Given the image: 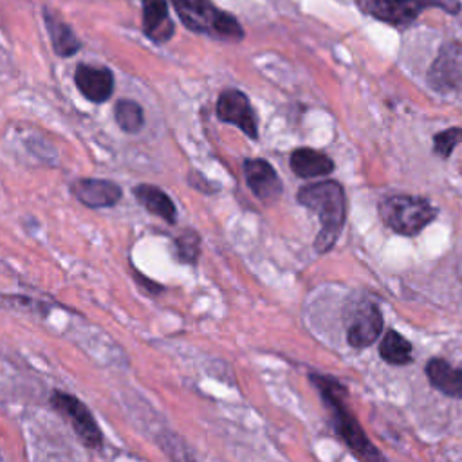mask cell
Returning <instances> with one entry per match:
<instances>
[{
  "instance_id": "1",
  "label": "cell",
  "mask_w": 462,
  "mask_h": 462,
  "mask_svg": "<svg viewBox=\"0 0 462 462\" xmlns=\"http://www.w3.org/2000/svg\"><path fill=\"white\" fill-rule=\"evenodd\" d=\"M298 202L320 217V235L315 246L320 253H327L338 243L347 217L345 191L336 181H322L307 184L298 191Z\"/></svg>"
},
{
  "instance_id": "2",
  "label": "cell",
  "mask_w": 462,
  "mask_h": 462,
  "mask_svg": "<svg viewBox=\"0 0 462 462\" xmlns=\"http://www.w3.org/2000/svg\"><path fill=\"white\" fill-rule=\"evenodd\" d=\"M311 381L320 390V395L333 415V426H334L336 433L345 440V444L352 449V453L365 460H381L383 455L369 440L363 428L358 424V421L351 413L349 406H345V399H347L345 386H342L333 378L318 376V374H313Z\"/></svg>"
},
{
  "instance_id": "3",
  "label": "cell",
  "mask_w": 462,
  "mask_h": 462,
  "mask_svg": "<svg viewBox=\"0 0 462 462\" xmlns=\"http://www.w3.org/2000/svg\"><path fill=\"white\" fill-rule=\"evenodd\" d=\"M356 4L365 15L397 28L413 24L422 12L431 8L451 15L462 8L458 0H356Z\"/></svg>"
},
{
  "instance_id": "4",
  "label": "cell",
  "mask_w": 462,
  "mask_h": 462,
  "mask_svg": "<svg viewBox=\"0 0 462 462\" xmlns=\"http://www.w3.org/2000/svg\"><path fill=\"white\" fill-rule=\"evenodd\" d=\"M379 215L395 234L412 237L435 220L437 209L422 197L394 195L379 204Z\"/></svg>"
},
{
  "instance_id": "5",
  "label": "cell",
  "mask_w": 462,
  "mask_h": 462,
  "mask_svg": "<svg viewBox=\"0 0 462 462\" xmlns=\"http://www.w3.org/2000/svg\"><path fill=\"white\" fill-rule=\"evenodd\" d=\"M51 404L60 415H64L71 422L85 448L100 449L103 446L102 430L91 410L80 399L64 392H55L51 395Z\"/></svg>"
},
{
  "instance_id": "6",
  "label": "cell",
  "mask_w": 462,
  "mask_h": 462,
  "mask_svg": "<svg viewBox=\"0 0 462 462\" xmlns=\"http://www.w3.org/2000/svg\"><path fill=\"white\" fill-rule=\"evenodd\" d=\"M428 84L444 94L462 89V46L449 42L440 48L430 67Z\"/></svg>"
},
{
  "instance_id": "7",
  "label": "cell",
  "mask_w": 462,
  "mask_h": 462,
  "mask_svg": "<svg viewBox=\"0 0 462 462\" xmlns=\"http://www.w3.org/2000/svg\"><path fill=\"white\" fill-rule=\"evenodd\" d=\"M217 116L224 123L239 127L248 138L252 139L259 138L257 116L244 93L235 89L224 91L217 102Z\"/></svg>"
},
{
  "instance_id": "8",
  "label": "cell",
  "mask_w": 462,
  "mask_h": 462,
  "mask_svg": "<svg viewBox=\"0 0 462 462\" xmlns=\"http://www.w3.org/2000/svg\"><path fill=\"white\" fill-rule=\"evenodd\" d=\"M170 3L190 31L217 35L224 12H218L209 0H170Z\"/></svg>"
},
{
  "instance_id": "9",
  "label": "cell",
  "mask_w": 462,
  "mask_h": 462,
  "mask_svg": "<svg viewBox=\"0 0 462 462\" xmlns=\"http://www.w3.org/2000/svg\"><path fill=\"white\" fill-rule=\"evenodd\" d=\"M244 177L250 190L266 204H273L282 195V181L277 170L264 159L244 161Z\"/></svg>"
},
{
  "instance_id": "10",
  "label": "cell",
  "mask_w": 462,
  "mask_h": 462,
  "mask_svg": "<svg viewBox=\"0 0 462 462\" xmlns=\"http://www.w3.org/2000/svg\"><path fill=\"white\" fill-rule=\"evenodd\" d=\"M73 195L89 208H109L116 206L123 191L121 188L107 179H78L71 186Z\"/></svg>"
},
{
  "instance_id": "11",
  "label": "cell",
  "mask_w": 462,
  "mask_h": 462,
  "mask_svg": "<svg viewBox=\"0 0 462 462\" xmlns=\"http://www.w3.org/2000/svg\"><path fill=\"white\" fill-rule=\"evenodd\" d=\"M78 91L93 103L107 102L114 93V76L105 67L82 64L75 73Z\"/></svg>"
},
{
  "instance_id": "12",
  "label": "cell",
  "mask_w": 462,
  "mask_h": 462,
  "mask_svg": "<svg viewBox=\"0 0 462 462\" xmlns=\"http://www.w3.org/2000/svg\"><path fill=\"white\" fill-rule=\"evenodd\" d=\"M383 331V316L378 306L367 304L351 322L347 329V342L354 349H365L372 345Z\"/></svg>"
},
{
  "instance_id": "13",
  "label": "cell",
  "mask_w": 462,
  "mask_h": 462,
  "mask_svg": "<svg viewBox=\"0 0 462 462\" xmlns=\"http://www.w3.org/2000/svg\"><path fill=\"white\" fill-rule=\"evenodd\" d=\"M143 31L157 42H168L173 37V22L168 17L166 0H143Z\"/></svg>"
},
{
  "instance_id": "14",
  "label": "cell",
  "mask_w": 462,
  "mask_h": 462,
  "mask_svg": "<svg viewBox=\"0 0 462 462\" xmlns=\"http://www.w3.org/2000/svg\"><path fill=\"white\" fill-rule=\"evenodd\" d=\"M426 376L431 386H435L439 392L462 399V369L451 367L448 361L435 358L428 361Z\"/></svg>"
},
{
  "instance_id": "15",
  "label": "cell",
  "mask_w": 462,
  "mask_h": 462,
  "mask_svg": "<svg viewBox=\"0 0 462 462\" xmlns=\"http://www.w3.org/2000/svg\"><path fill=\"white\" fill-rule=\"evenodd\" d=\"M291 170L304 179H313V177H324L329 175L334 170V163L329 155L324 152L313 150V148H298L291 154L289 159Z\"/></svg>"
},
{
  "instance_id": "16",
  "label": "cell",
  "mask_w": 462,
  "mask_h": 462,
  "mask_svg": "<svg viewBox=\"0 0 462 462\" xmlns=\"http://www.w3.org/2000/svg\"><path fill=\"white\" fill-rule=\"evenodd\" d=\"M132 191H134V197L139 200V204L145 206L150 213L157 215L168 224L177 222V208L166 191L152 184H139Z\"/></svg>"
},
{
  "instance_id": "17",
  "label": "cell",
  "mask_w": 462,
  "mask_h": 462,
  "mask_svg": "<svg viewBox=\"0 0 462 462\" xmlns=\"http://www.w3.org/2000/svg\"><path fill=\"white\" fill-rule=\"evenodd\" d=\"M46 26L49 30V37H51L55 53L58 57H73L80 51L82 42L76 39L75 31L48 10H46Z\"/></svg>"
},
{
  "instance_id": "18",
  "label": "cell",
  "mask_w": 462,
  "mask_h": 462,
  "mask_svg": "<svg viewBox=\"0 0 462 462\" xmlns=\"http://www.w3.org/2000/svg\"><path fill=\"white\" fill-rule=\"evenodd\" d=\"M379 354L386 363L406 365L412 361V345L399 333L388 331L379 345Z\"/></svg>"
},
{
  "instance_id": "19",
  "label": "cell",
  "mask_w": 462,
  "mask_h": 462,
  "mask_svg": "<svg viewBox=\"0 0 462 462\" xmlns=\"http://www.w3.org/2000/svg\"><path fill=\"white\" fill-rule=\"evenodd\" d=\"M114 118H116V123L120 125V129L129 134L139 132L145 125L143 109L139 103H136L132 100L118 102L114 107Z\"/></svg>"
},
{
  "instance_id": "20",
  "label": "cell",
  "mask_w": 462,
  "mask_h": 462,
  "mask_svg": "<svg viewBox=\"0 0 462 462\" xmlns=\"http://www.w3.org/2000/svg\"><path fill=\"white\" fill-rule=\"evenodd\" d=\"M177 255L184 264H195L200 255V237L193 229H184L175 241Z\"/></svg>"
},
{
  "instance_id": "21",
  "label": "cell",
  "mask_w": 462,
  "mask_h": 462,
  "mask_svg": "<svg viewBox=\"0 0 462 462\" xmlns=\"http://www.w3.org/2000/svg\"><path fill=\"white\" fill-rule=\"evenodd\" d=\"M460 143H462V129L453 127V129L442 130L433 136V152L439 157L448 159L453 154V150L457 148V145H460Z\"/></svg>"
}]
</instances>
